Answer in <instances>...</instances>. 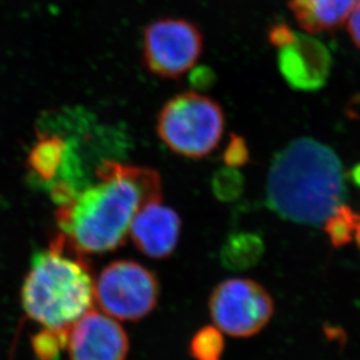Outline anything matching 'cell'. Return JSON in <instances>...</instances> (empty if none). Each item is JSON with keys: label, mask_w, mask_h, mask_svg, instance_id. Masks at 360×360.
<instances>
[{"label": "cell", "mask_w": 360, "mask_h": 360, "mask_svg": "<svg viewBox=\"0 0 360 360\" xmlns=\"http://www.w3.org/2000/svg\"><path fill=\"white\" fill-rule=\"evenodd\" d=\"M95 177L55 214L61 233L84 255L122 246L136 212L162 196L160 175L152 168L104 159Z\"/></svg>", "instance_id": "6da1fadb"}, {"label": "cell", "mask_w": 360, "mask_h": 360, "mask_svg": "<svg viewBox=\"0 0 360 360\" xmlns=\"http://www.w3.org/2000/svg\"><path fill=\"white\" fill-rule=\"evenodd\" d=\"M345 198L343 163L324 143L303 136L273 159L266 203L282 219L320 226Z\"/></svg>", "instance_id": "7a4b0ae2"}, {"label": "cell", "mask_w": 360, "mask_h": 360, "mask_svg": "<svg viewBox=\"0 0 360 360\" xmlns=\"http://www.w3.org/2000/svg\"><path fill=\"white\" fill-rule=\"evenodd\" d=\"M83 255L60 233L32 259L21 303L26 315L44 329L68 333L91 309L95 280Z\"/></svg>", "instance_id": "3957f363"}, {"label": "cell", "mask_w": 360, "mask_h": 360, "mask_svg": "<svg viewBox=\"0 0 360 360\" xmlns=\"http://www.w3.org/2000/svg\"><path fill=\"white\" fill-rule=\"evenodd\" d=\"M225 117L216 101L196 91L169 99L158 116V134L174 153L202 159L216 150Z\"/></svg>", "instance_id": "277c9868"}, {"label": "cell", "mask_w": 360, "mask_h": 360, "mask_svg": "<svg viewBox=\"0 0 360 360\" xmlns=\"http://www.w3.org/2000/svg\"><path fill=\"white\" fill-rule=\"evenodd\" d=\"M159 281L145 266L131 260L113 262L95 281V301L103 313L122 321H139L155 308Z\"/></svg>", "instance_id": "5b68a950"}, {"label": "cell", "mask_w": 360, "mask_h": 360, "mask_svg": "<svg viewBox=\"0 0 360 360\" xmlns=\"http://www.w3.org/2000/svg\"><path fill=\"white\" fill-rule=\"evenodd\" d=\"M209 309L221 333L245 338L255 336L269 324L274 314V302L258 282L229 279L214 288Z\"/></svg>", "instance_id": "8992f818"}, {"label": "cell", "mask_w": 360, "mask_h": 360, "mask_svg": "<svg viewBox=\"0 0 360 360\" xmlns=\"http://www.w3.org/2000/svg\"><path fill=\"white\" fill-rule=\"evenodd\" d=\"M203 35L186 19H160L143 33V61L148 72L162 79H179L198 63Z\"/></svg>", "instance_id": "52a82bcc"}, {"label": "cell", "mask_w": 360, "mask_h": 360, "mask_svg": "<svg viewBox=\"0 0 360 360\" xmlns=\"http://www.w3.org/2000/svg\"><path fill=\"white\" fill-rule=\"evenodd\" d=\"M129 337L113 317L89 310L68 333L70 360H126Z\"/></svg>", "instance_id": "ba28073f"}, {"label": "cell", "mask_w": 360, "mask_h": 360, "mask_svg": "<svg viewBox=\"0 0 360 360\" xmlns=\"http://www.w3.org/2000/svg\"><path fill=\"white\" fill-rule=\"evenodd\" d=\"M278 68L285 83L296 91H317L329 79L333 56L322 41L295 33L292 44L279 48Z\"/></svg>", "instance_id": "9c48e42d"}, {"label": "cell", "mask_w": 360, "mask_h": 360, "mask_svg": "<svg viewBox=\"0 0 360 360\" xmlns=\"http://www.w3.org/2000/svg\"><path fill=\"white\" fill-rule=\"evenodd\" d=\"M182 221L176 211L165 207L161 200L145 204L133 218L129 237L141 253L152 259L173 255L180 239Z\"/></svg>", "instance_id": "30bf717a"}, {"label": "cell", "mask_w": 360, "mask_h": 360, "mask_svg": "<svg viewBox=\"0 0 360 360\" xmlns=\"http://www.w3.org/2000/svg\"><path fill=\"white\" fill-rule=\"evenodd\" d=\"M358 0H289L300 27L316 34L335 31L345 24Z\"/></svg>", "instance_id": "8fae6325"}, {"label": "cell", "mask_w": 360, "mask_h": 360, "mask_svg": "<svg viewBox=\"0 0 360 360\" xmlns=\"http://www.w3.org/2000/svg\"><path fill=\"white\" fill-rule=\"evenodd\" d=\"M265 253V243L253 232L229 236L221 250V262L232 272H244L258 265Z\"/></svg>", "instance_id": "7c38bea8"}, {"label": "cell", "mask_w": 360, "mask_h": 360, "mask_svg": "<svg viewBox=\"0 0 360 360\" xmlns=\"http://www.w3.org/2000/svg\"><path fill=\"white\" fill-rule=\"evenodd\" d=\"M360 214L350 207L340 204L324 221V231L333 248H343L354 240V230Z\"/></svg>", "instance_id": "4fadbf2b"}, {"label": "cell", "mask_w": 360, "mask_h": 360, "mask_svg": "<svg viewBox=\"0 0 360 360\" xmlns=\"http://www.w3.org/2000/svg\"><path fill=\"white\" fill-rule=\"evenodd\" d=\"M225 340L217 326H207L191 338L189 352L194 360H221Z\"/></svg>", "instance_id": "5bb4252c"}, {"label": "cell", "mask_w": 360, "mask_h": 360, "mask_svg": "<svg viewBox=\"0 0 360 360\" xmlns=\"http://www.w3.org/2000/svg\"><path fill=\"white\" fill-rule=\"evenodd\" d=\"M212 194L223 203H231L244 194L245 179L237 168L223 167L216 170L211 180Z\"/></svg>", "instance_id": "9a60e30c"}, {"label": "cell", "mask_w": 360, "mask_h": 360, "mask_svg": "<svg viewBox=\"0 0 360 360\" xmlns=\"http://www.w3.org/2000/svg\"><path fill=\"white\" fill-rule=\"evenodd\" d=\"M68 333L49 329L37 333L32 338V347L37 358L39 360H58L62 349L67 347Z\"/></svg>", "instance_id": "2e32d148"}, {"label": "cell", "mask_w": 360, "mask_h": 360, "mask_svg": "<svg viewBox=\"0 0 360 360\" xmlns=\"http://www.w3.org/2000/svg\"><path fill=\"white\" fill-rule=\"evenodd\" d=\"M223 161L225 166L231 167V168H240L248 165L250 161V150L243 136L232 133L228 146L223 154Z\"/></svg>", "instance_id": "e0dca14e"}, {"label": "cell", "mask_w": 360, "mask_h": 360, "mask_svg": "<svg viewBox=\"0 0 360 360\" xmlns=\"http://www.w3.org/2000/svg\"><path fill=\"white\" fill-rule=\"evenodd\" d=\"M189 81H191V86L195 90L203 91V90H207L214 85V82H216V76L210 68L200 65V67L191 70Z\"/></svg>", "instance_id": "ac0fdd59"}, {"label": "cell", "mask_w": 360, "mask_h": 360, "mask_svg": "<svg viewBox=\"0 0 360 360\" xmlns=\"http://www.w3.org/2000/svg\"><path fill=\"white\" fill-rule=\"evenodd\" d=\"M295 33L287 25L278 24L269 30V40L276 47H285L287 44H292L295 39Z\"/></svg>", "instance_id": "d6986e66"}, {"label": "cell", "mask_w": 360, "mask_h": 360, "mask_svg": "<svg viewBox=\"0 0 360 360\" xmlns=\"http://www.w3.org/2000/svg\"><path fill=\"white\" fill-rule=\"evenodd\" d=\"M347 32L356 47L360 49V0L356 4L354 10L347 18Z\"/></svg>", "instance_id": "ffe728a7"}, {"label": "cell", "mask_w": 360, "mask_h": 360, "mask_svg": "<svg viewBox=\"0 0 360 360\" xmlns=\"http://www.w3.org/2000/svg\"><path fill=\"white\" fill-rule=\"evenodd\" d=\"M349 177H350V180L352 181L357 187L360 188V163L356 165V166L350 170Z\"/></svg>", "instance_id": "44dd1931"}, {"label": "cell", "mask_w": 360, "mask_h": 360, "mask_svg": "<svg viewBox=\"0 0 360 360\" xmlns=\"http://www.w3.org/2000/svg\"><path fill=\"white\" fill-rule=\"evenodd\" d=\"M354 239H356L358 248H360V216L357 221V225H356V230H354Z\"/></svg>", "instance_id": "7402d4cb"}]
</instances>
